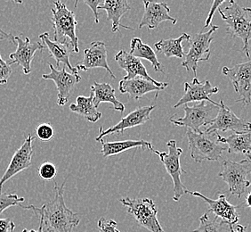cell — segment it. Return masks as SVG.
Instances as JSON below:
<instances>
[{"instance_id": "29", "label": "cell", "mask_w": 251, "mask_h": 232, "mask_svg": "<svg viewBox=\"0 0 251 232\" xmlns=\"http://www.w3.org/2000/svg\"><path fill=\"white\" fill-rule=\"evenodd\" d=\"M130 54L138 59L148 60L156 72H162V64L158 60L154 50L149 45L144 43L140 38L131 39Z\"/></svg>"}, {"instance_id": "22", "label": "cell", "mask_w": 251, "mask_h": 232, "mask_svg": "<svg viewBox=\"0 0 251 232\" xmlns=\"http://www.w3.org/2000/svg\"><path fill=\"white\" fill-rule=\"evenodd\" d=\"M98 9L105 10L107 12V19L111 21L112 32L120 31V28L134 29L128 26L121 25V17L131 9L130 4L126 0H105Z\"/></svg>"}, {"instance_id": "23", "label": "cell", "mask_w": 251, "mask_h": 232, "mask_svg": "<svg viewBox=\"0 0 251 232\" xmlns=\"http://www.w3.org/2000/svg\"><path fill=\"white\" fill-rule=\"evenodd\" d=\"M221 144H227V152L229 154H240L251 160V131L243 133H233L229 137L218 135Z\"/></svg>"}, {"instance_id": "8", "label": "cell", "mask_w": 251, "mask_h": 232, "mask_svg": "<svg viewBox=\"0 0 251 232\" xmlns=\"http://www.w3.org/2000/svg\"><path fill=\"white\" fill-rule=\"evenodd\" d=\"M127 207V213L135 218L136 223L151 232H165L158 219V209L150 199L126 198L119 200Z\"/></svg>"}, {"instance_id": "42", "label": "cell", "mask_w": 251, "mask_h": 232, "mask_svg": "<svg viewBox=\"0 0 251 232\" xmlns=\"http://www.w3.org/2000/svg\"><path fill=\"white\" fill-rule=\"evenodd\" d=\"M246 204L249 207L251 208V192L247 196Z\"/></svg>"}, {"instance_id": "3", "label": "cell", "mask_w": 251, "mask_h": 232, "mask_svg": "<svg viewBox=\"0 0 251 232\" xmlns=\"http://www.w3.org/2000/svg\"><path fill=\"white\" fill-rule=\"evenodd\" d=\"M52 12L53 25V41L71 46L73 52L78 53V38L76 35L77 22L75 13L69 10L61 1L53 2Z\"/></svg>"}, {"instance_id": "19", "label": "cell", "mask_w": 251, "mask_h": 232, "mask_svg": "<svg viewBox=\"0 0 251 232\" xmlns=\"http://www.w3.org/2000/svg\"><path fill=\"white\" fill-rule=\"evenodd\" d=\"M106 44L102 41H93L88 49L84 50L82 61L77 64V71L87 72L93 68H103L112 79H116L107 61Z\"/></svg>"}, {"instance_id": "26", "label": "cell", "mask_w": 251, "mask_h": 232, "mask_svg": "<svg viewBox=\"0 0 251 232\" xmlns=\"http://www.w3.org/2000/svg\"><path fill=\"white\" fill-rule=\"evenodd\" d=\"M91 92L94 96V104L97 108L101 103H110L113 106L114 110L121 112V114L125 112V105L118 100L115 90L111 84L95 82L91 86Z\"/></svg>"}, {"instance_id": "6", "label": "cell", "mask_w": 251, "mask_h": 232, "mask_svg": "<svg viewBox=\"0 0 251 232\" xmlns=\"http://www.w3.org/2000/svg\"><path fill=\"white\" fill-rule=\"evenodd\" d=\"M219 29L218 25H212L206 32L190 35L188 39V53L185 54L182 66L194 75L197 73L200 62L208 61L211 55L210 45L214 39L213 34Z\"/></svg>"}, {"instance_id": "40", "label": "cell", "mask_w": 251, "mask_h": 232, "mask_svg": "<svg viewBox=\"0 0 251 232\" xmlns=\"http://www.w3.org/2000/svg\"><path fill=\"white\" fill-rule=\"evenodd\" d=\"M4 39H10L13 42L14 39V36L12 34L6 33L3 29H1L0 27V41L4 40Z\"/></svg>"}, {"instance_id": "41", "label": "cell", "mask_w": 251, "mask_h": 232, "mask_svg": "<svg viewBox=\"0 0 251 232\" xmlns=\"http://www.w3.org/2000/svg\"><path fill=\"white\" fill-rule=\"evenodd\" d=\"M22 232H45L43 230V226L41 224H39V228L38 231L36 230H28V229H25Z\"/></svg>"}, {"instance_id": "25", "label": "cell", "mask_w": 251, "mask_h": 232, "mask_svg": "<svg viewBox=\"0 0 251 232\" xmlns=\"http://www.w3.org/2000/svg\"><path fill=\"white\" fill-rule=\"evenodd\" d=\"M101 155L103 157H109L112 155H119L127 150L133 149V148H137L141 147L143 150H149L151 152L153 153L154 148L152 146V144L149 141H115V142H104L101 141Z\"/></svg>"}, {"instance_id": "33", "label": "cell", "mask_w": 251, "mask_h": 232, "mask_svg": "<svg viewBox=\"0 0 251 232\" xmlns=\"http://www.w3.org/2000/svg\"><path fill=\"white\" fill-rule=\"evenodd\" d=\"M37 138L44 142L51 141L54 136V129L49 123H42L36 129Z\"/></svg>"}, {"instance_id": "28", "label": "cell", "mask_w": 251, "mask_h": 232, "mask_svg": "<svg viewBox=\"0 0 251 232\" xmlns=\"http://www.w3.org/2000/svg\"><path fill=\"white\" fill-rule=\"evenodd\" d=\"M190 39V35L183 33L177 39H161L154 44L158 52L164 54L166 58H184L183 41Z\"/></svg>"}, {"instance_id": "13", "label": "cell", "mask_w": 251, "mask_h": 232, "mask_svg": "<svg viewBox=\"0 0 251 232\" xmlns=\"http://www.w3.org/2000/svg\"><path fill=\"white\" fill-rule=\"evenodd\" d=\"M34 138L31 134H28L25 138V142L20 146V148L15 151L12 159L10 161L7 169L5 170V174L0 179V192H2V188L4 184L12 179L16 174L24 172L30 167L32 163L33 155Z\"/></svg>"}, {"instance_id": "30", "label": "cell", "mask_w": 251, "mask_h": 232, "mask_svg": "<svg viewBox=\"0 0 251 232\" xmlns=\"http://www.w3.org/2000/svg\"><path fill=\"white\" fill-rule=\"evenodd\" d=\"M192 232H230V224L215 215L211 218L208 213H206L200 218L199 227Z\"/></svg>"}, {"instance_id": "9", "label": "cell", "mask_w": 251, "mask_h": 232, "mask_svg": "<svg viewBox=\"0 0 251 232\" xmlns=\"http://www.w3.org/2000/svg\"><path fill=\"white\" fill-rule=\"evenodd\" d=\"M168 152H159L154 150L153 153L159 156L160 162L163 164L165 168L167 170V173L170 175L171 179L174 183V197L173 200L176 202H178L180 199L186 194L188 189L185 188L181 176L182 174H185L184 170L181 167L180 158L183 154V149L178 147L176 145V141L171 140L167 143Z\"/></svg>"}, {"instance_id": "36", "label": "cell", "mask_w": 251, "mask_h": 232, "mask_svg": "<svg viewBox=\"0 0 251 232\" xmlns=\"http://www.w3.org/2000/svg\"><path fill=\"white\" fill-rule=\"evenodd\" d=\"M15 224L11 219L2 218L0 219V232H14Z\"/></svg>"}, {"instance_id": "31", "label": "cell", "mask_w": 251, "mask_h": 232, "mask_svg": "<svg viewBox=\"0 0 251 232\" xmlns=\"http://www.w3.org/2000/svg\"><path fill=\"white\" fill-rule=\"evenodd\" d=\"M25 198H21L16 194L0 192V214L4 213L8 208L14 206L21 207V203L25 202Z\"/></svg>"}, {"instance_id": "1", "label": "cell", "mask_w": 251, "mask_h": 232, "mask_svg": "<svg viewBox=\"0 0 251 232\" xmlns=\"http://www.w3.org/2000/svg\"><path fill=\"white\" fill-rule=\"evenodd\" d=\"M65 181L61 186L54 183V199L41 207L34 205H21L25 210H31L39 217V224L45 232H73L79 224V217L66 206L63 198Z\"/></svg>"}, {"instance_id": "11", "label": "cell", "mask_w": 251, "mask_h": 232, "mask_svg": "<svg viewBox=\"0 0 251 232\" xmlns=\"http://www.w3.org/2000/svg\"><path fill=\"white\" fill-rule=\"evenodd\" d=\"M50 73L43 74L44 80H51L56 85L57 88V104L60 107H64L69 98L73 94L75 85L81 81V76L78 73L67 72L66 68L57 70L52 63H49Z\"/></svg>"}, {"instance_id": "20", "label": "cell", "mask_w": 251, "mask_h": 232, "mask_svg": "<svg viewBox=\"0 0 251 232\" xmlns=\"http://www.w3.org/2000/svg\"><path fill=\"white\" fill-rule=\"evenodd\" d=\"M169 86L167 83H152L144 78L136 77L132 80H121L119 89L122 94H126L134 100H139L150 92H159Z\"/></svg>"}, {"instance_id": "18", "label": "cell", "mask_w": 251, "mask_h": 232, "mask_svg": "<svg viewBox=\"0 0 251 232\" xmlns=\"http://www.w3.org/2000/svg\"><path fill=\"white\" fill-rule=\"evenodd\" d=\"M144 5L145 14L141 19L138 29H142L143 27H147L149 29H157L165 21L171 22L173 25H176L177 20L169 15L170 8L167 3L145 0Z\"/></svg>"}, {"instance_id": "37", "label": "cell", "mask_w": 251, "mask_h": 232, "mask_svg": "<svg viewBox=\"0 0 251 232\" xmlns=\"http://www.w3.org/2000/svg\"><path fill=\"white\" fill-rule=\"evenodd\" d=\"M224 3H226V1H217V0L213 1L212 7H211V9H210L209 13H208V17H207L206 23H205V25H204V28H207L209 25H211V22H212L213 17H214L216 11L219 9V6L224 4Z\"/></svg>"}, {"instance_id": "12", "label": "cell", "mask_w": 251, "mask_h": 232, "mask_svg": "<svg viewBox=\"0 0 251 232\" xmlns=\"http://www.w3.org/2000/svg\"><path fill=\"white\" fill-rule=\"evenodd\" d=\"M232 131L234 133H243L251 131V122L242 119L226 106L223 100L219 103V111L210 125H208L206 132L214 131Z\"/></svg>"}, {"instance_id": "5", "label": "cell", "mask_w": 251, "mask_h": 232, "mask_svg": "<svg viewBox=\"0 0 251 232\" xmlns=\"http://www.w3.org/2000/svg\"><path fill=\"white\" fill-rule=\"evenodd\" d=\"M184 116L176 118V116L170 118V122L179 127H185L194 132H201L203 126L210 125L219 111V103L212 104L202 101L190 107L184 105Z\"/></svg>"}, {"instance_id": "32", "label": "cell", "mask_w": 251, "mask_h": 232, "mask_svg": "<svg viewBox=\"0 0 251 232\" xmlns=\"http://www.w3.org/2000/svg\"><path fill=\"white\" fill-rule=\"evenodd\" d=\"M38 172H39V177L44 180H52L57 175V170L55 165L50 162L43 163L39 166Z\"/></svg>"}, {"instance_id": "38", "label": "cell", "mask_w": 251, "mask_h": 232, "mask_svg": "<svg viewBox=\"0 0 251 232\" xmlns=\"http://www.w3.org/2000/svg\"><path fill=\"white\" fill-rule=\"evenodd\" d=\"M84 3L88 5L90 7V9L92 10L94 15H95V23L99 24V15L100 14L97 12V9H98V6L103 3V1H101V0H97V1H87V0H85Z\"/></svg>"}, {"instance_id": "4", "label": "cell", "mask_w": 251, "mask_h": 232, "mask_svg": "<svg viewBox=\"0 0 251 232\" xmlns=\"http://www.w3.org/2000/svg\"><path fill=\"white\" fill-rule=\"evenodd\" d=\"M218 132H194L187 130L189 150L192 159L201 164L203 161H218L227 146L221 145L218 140Z\"/></svg>"}, {"instance_id": "34", "label": "cell", "mask_w": 251, "mask_h": 232, "mask_svg": "<svg viewBox=\"0 0 251 232\" xmlns=\"http://www.w3.org/2000/svg\"><path fill=\"white\" fill-rule=\"evenodd\" d=\"M12 72L13 70L11 67V63L5 61L0 55V85H5L8 83Z\"/></svg>"}, {"instance_id": "24", "label": "cell", "mask_w": 251, "mask_h": 232, "mask_svg": "<svg viewBox=\"0 0 251 232\" xmlns=\"http://www.w3.org/2000/svg\"><path fill=\"white\" fill-rule=\"evenodd\" d=\"M39 39L42 40L46 47L49 49V53L51 57L55 60L56 62V67H59L61 63L67 66L70 71L73 73H78L77 69L76 67H73L71 64L70 61V55H71V49L69 45L66 44L59 43L56 41H53L49 39V32H44L40 34L39 36Z\"/></svg>"}, {"instance_id": "16", "label": "cell", "mask_w": 251, "mask_h": 232, "mask_svg": "<svg viewBox=\"0 0 251 232\" xmlns=\"http://www.w3.org/2000/svg\"><path fill=\"white\" fill-rule=\"evenodd\" d=\"M186 194H190L193 197L203 199L208 203L209 207V213H212L216 217L219 218L223 222L228 223L230 225L236 224L240 220L239 214L237 213V208L239 206L232 205V203L227 201L226 197L225 194H218V199H208L200 192L197 191H189Z\"/></svg>"}, {"instance_id": "35", "label": "cell", "mask_w": 251, "mask_h": 232, "mask_svg": "<svg viewBox=\"0 0 251 232\" xmlns=\"http://www.w3.org/2000/svg\"><path fill=\"white\" fill-rule=\"evenodd\" d=\"M98 230L99 232H121L117 229L116 222L111 219L101 217L98 221Z\"/></svg>"}, {"instance_id": "15", "label": "cell", "mask_w": 251, "mask_h": 232, "mask_svg": "<svg viewBox=\"0 0 251 232\" xmlns=\"http://www.w3.org/2000/svg\"><path fill=\"white\" fill-rule=\"evenodd\" d=\"M155 106L149 107H137L134 111L129 113L127 116L122 118L116 125L103 130L102 127L99 128V133L96 138V141H101L104 137L114 134V133H123L124 131L135 128L137 126L143 125L151 120V113L154 110Z\"/></svg>"}, {"instance_id": "10", "label": "cell", "mask_w": 251, "mask_h": 232, "mask_svg": "<svg viewBox=\"0 0 251 232\" xmlns=\"http://www.w3.org/2000/svg\"><path fill=\"white\" fill-rule=\"evenodd\" d=\"M222 73L231 80L234 90L240 95L237 102L249 106L251 103V60L235 64L232 68L225 66Z\"/></svg>"}, {"instance_id": "17", "label": "cell", "mask_w": 251, "mask_h": 232, "mask_svg": "<svg viewBox=\"0 0 251 232\" xmlns=\"http://www.w3.org/2000/svg\"><path fill=\"white\" fill-rule=\"evenodd\" d=\"M218 87L212 86L209 81L201 83L198 78H193L192 83H184V95L173 107L177 108L191 102L206 101L218 104L210 99V96L218 94Z\"/></svg>"}, {"instance_id": "2", "label": "cell", "mask_w": 251, "mask_h": 232, "mask_svg": "<svg viewBox=\"0 0 251 232\" xmlns=\"http://www.w3.org/2000/svg\"><path fill=\"white\" fill-rule=\"evenodd\" d=\"M230 5L219 14L226 24V32L232 38H239L243 42L242 52L251 58L250 40L251 39V8L242 7L235 1H230Z\"/></svg>"}, {"instance_id": "21", "label": "cell", "mask_w": 251, "mask_h": 232, "mask_svg": "<svg viewBox=\"0 0 251 232\" xmlns=\"http://www.w3.org/2000/svg\"><path fill=\"white\" fill-rule=\"evenodd\" d=\"M114 59L121 68L126 72V75L123 78V80H132L136 77H141L152 83H158L149 75L140 59L133 57L130 53L126 52L125 50H121L120 52H118L115 55Z\"/></svg>"}, {"instance_id": "43", "label": "cell", "mask_w": 251, "mask_h": 232, "mask_svg": "<svg viewBox=\"0 0 251 232\" xmlns=\"http://www.w3.org/2000/svg\"></svg>"}, {"instance_id": "27", "label": "cell", "mask_w": 251, "mask_h": 232, "mask_svg": "<svg viewBox=\"0 0 251 232\" xmlns=\"http://www.w3.org/2000/svg\"><path fill=\"white\" fill-rule=\"evenodd\" d=\"M77 104H72L70 110L82 116L87 121L90 122H97L101 118V113L97 110L94 104V96L92 93L89 97L78 96L77 97Z\"/></svg>"}, {"instance_id": "14", "label": "cell", "mask_w": 251, "mask_h": 232, "mask_svg": "<svg viewBox=\"0 0 251 232\" xmlns=\"http://www.w3.org/2000/svg\"><path fill=\"white\" fill-rule=\"evenodd\" d=\"M13 43L17 45V49L15 52L10 54V63L20 65L25 74H29L35 54L37 51H43L46 47L40 42H31L28 37L24 39L23 35L14 36Z\"/></svg>"}, {"instance_id": "7", "label": "cell", "mask_w": 251, "mask_h": 232, "mask_svg": "<svg viewBox=\"0 0 251 232\" xmlns=\"http://www.w3.org/2000/svg\"><path fill=\"white\" fill-rule=\"evenodd\" d=\"M251 173V160L244 159L240 162L226 160L223 162L222 169L218 177L228 185L232 196L242 198L251 187V181L247 179Z\"/></svg>"}, {"instance_id": "39", "label": "cell", "mask_w": 251, "mask_h": 232, "mask_svg": "<svg viewBox=\"0 0 251 232\" xmlns=\"http://www.w3.org/2000/svg\"><path fill=\"white\" fill-rule=\"evenodd\" d=\"M230 232H248V227L242 226L241 224H232L230 225Z\"/></svg>"}]
</instances>
